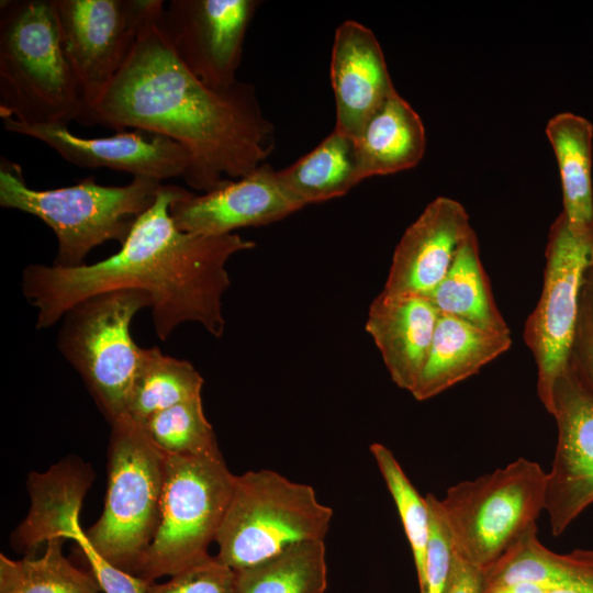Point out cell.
Segmentation results:
<instances>
[{
  "label": "cell",
  "instance_id": "4",
  "mask_svg": "<svg viewBox=\"0 0 593 593\" xmlns=\"http://www.w3.org/2000/svg\"><path fill=\"white\" fill-rule=\"evenodd\" d=\"M163 183L134 177L125 186H102L93 177L69 187L36 190L26 186L21 167L0 163V205L42 220L57 238L53 262L60 268L85 265L94 247L128 237L137 219L156 201Z\"/></svg>",
  "mask_w": 593,
  "mask_h": 593
},
{
  "label": "cell",
  "instance_id": "29",
  "mask_svg": "<svg viewBox=\"0 0 593 593\" xmlns=\"http://www.w3.org/2000/svg\"><path fill=\"white\" fill-rule=\"evenodd\" d=\"M143 425L154 445L166 455H222L204 415L201 396L163 410Z\"/></svg>",
  "mask_w": 593,
  "mask_h": 593
},
{
  "label": "cell",
  "instance_id": "31",
  "mask_svg": "<svg viewBox=\"0 0 593 593\" xmlns=\"http://www.w3.org/2000/svg\"><path fill=\"white\" fill-rule=\"evenodd\" d=\"M170 577L148 583L143 593H235L236 572L217 556L209 555Z\"/></svg>",
  "mask_w": 593,
  "mask_h": 593
},
{
  "label": "cell",
  "instance_id": "3",
  "mask_svg": "<svg viewBox=\"0 0 593 593\" xmlns=\"http://www.w3.org/2000/svg\"><path fill=\"white\" fill-rule=\"evenodd\" d=\"M89 110L64 55L53 0L0 4V118L27 125H88Z\"/></svg>",
  "mask_w": 593,
  "mask_h": 593
},
{
  "label": "cell",
  "instance_id": "24",
  "mask_svg": "<svg viewBox=\"0 0 593 593\" xmlns=\"http://www.w3.org/2000/svg\"><path fill=\"white\" fill-rule=\"evenodd\" d=\"M278 176L304 206L342 197L362 180L356 142L334 128L313 150L279 170Z\"/></svg>",
  "mask_w": 593,
  "mask_h": 593
},
{
  "label": "cell",
  "instance_id": "19",
  "mask_svg": "<svg viewBox=\"0 0 593 593\" xmlns=\"http://www.w3.org/2000/svg\"><path fill=\"white\" fill-rule=\"evenodd\" d=\"M94 473L89 463L69 457L47 471L30 472L27 489L31 506L26 517L11 536V544L34 557L43 542L54 538L76 539L82 529L79 512L92 484Z\"/></svg>",
  "mask_w": 593,
  "mask_h": 593
},
{
  "label": "cell",
  "instance_id": "15",
  "mask_svg": "<svg viewBox=\"0 0 593 593\" xmlns=\"http://www.w3.org/2000/svg\"><path fill=\"white\" fill-rule=\"evenodd\" d=\"M304 205L267 163L203 194L189 192L171 203L170 216L187 233L217 236L277 222Z\"/></svg>",
  "mask_w": 593,
  "mask_h": 593
},
{
  "label": "cell",
  "instance_id": "1",
  "mask_svg": "<svg viewBox=\"0 0 593 593\" xmlns=\"http://www.w3.org/2000/svg\"><path fill=\"white\" fill-rule=\"evenodd\" d=\"M165 2L152 0L133 48L91 108L89 125L156 133L181 144L191 156L184 175L195 190L211 191L266 163L275 146L253 85L213 88L179 59L165 32Z\"/></svg>",
  "mask_w": 593,
  "mask_h": 593
},
{
  "label": "cell",
  "instance_id": "20",
  "mask_svg": "<svg viewBox=\"0 0 593 593\" xmlns=\"http://www.w3.org/2000/svg\"><path fill=\"white\" fill-rule=\"evenodd\" d=\"M439 312L427 296L372 301L366 331L378 347L392 381L411 393L427 359Z\"/></svg>",
  "mask_w": 593,
  "mask_h": 593
},
{
  "label": "cell",
  "instance_id": "6",
  "mask_svg": "<svg viewBox=\"0 0 593 593\" xmlns=\"http://www.w3.org/2000/svg\"><path fill=\"white\" fill-rule=\"evenodd\" d=\"M547 472L519 457L503 468L465 480L436 499L451 547L490 569L536 522L546 503Z\"/></svg>",
  "mask_w": 593,
  "mask_h": 593
},
{
  "label": "cell",
  "instance_id": "16",
  "mask_svg": "<svg viewBox=\"0 0 593 593\" xmlns=\"http://www.w3.org/2000/svg\"><path fill=\"white\" fill-rule=\"evenodd\" d=\"M472 231L460 202L435 198L402 235L380 293L389 298H429Z\"/></svg>",
  "mask_w": 593,
  "mask_h": 593
},
{
  "label": "cell",
  "instance_id": "33",
  "mask_svg": "<svg viewBox=\"0 0 593 593\" xmlns=\"http://www.w3.org/2000/svg\"><path fill=\"white\" fill-rule=\"evenodd\" d=\"M430 513V534L426 553L425 580L421 593H443L451 561V540L446 524L438 511L436 496H426Z\"/></svg>",
  "mask_w": 593,
  "mask_h": 593
},
{
  "label": "cell",
  "instance_id": "18",
  "mask_svg": "<svg viewBox=\"0 0 593 593\" xmlns=\"http://www.w3.org/2000/svg\"><path fill=\"white\" fill-rule=\"evenodd\" d=\"M484 593H593V549L557 553L535 526L484 572Z\"/></svg>",
  "mask_w": 593,
  "mask_h": 593
},
{
  "label": "cell",
  "instance_id": "22",
  "mask_svg": "<svg viewBox=\"0 0 593 593\" xmlns=\"http://www.w3.org/2000/svg\"><path fill=\"white\" fill-rule=\"evenodd\" d=\"M355 142L362 180L411 169L426 149L422 119L396 90L367 120Z\"/></svg>",
  "mask_w": 593,
  "mask_h": 593
},
{
  "label": "cell",
  "instance_id": "35",
  "mask_svg": "<svg viewBox=\"0 0 593 593\" xmlns=\"http://www.w3.org/2000/svg\"><path fill=\"white\" fill-rule=\"evenodd\" d=\"M443 593H484V571L452 549Z\"/></svg>",
  "mask_w": 593,
  "mask_h": 593
},
{
  "label": "cell",
  "instance_id": "13",
  "mask_svg": "<svg viewBox=\"0 0 593 593\" xmlns=\"http://www.w3.org/2000/svg\"><path fill=\"white\" fill-rule=\"evenodd\" d=\"M255 0H171L161 21L177 56L203 83L227 88L236 70Z\"/></svg>",
  "mask_w": 593,
  "mask_h": 593
},
{
  "label": "cell",
  "instance_id": "28",
  "mask_svg": "<svg viewBox=\"0 0 593 593\" xmlns=\"http://www.w3.org/2000/svg\"><path fill=\"white\" fill-rule=\"evenodd\" d=\"M64 540H48L40 558L12 560L1 553L0 593H100L94 577L64 557Z\"/></svg>",
  "mask_w": 593,
  "mask_h": 593
},
{
  "label": "cell",
  "instance_id": "26",
  "mask_svg": "<svg viewBox=\"0 0 593 593\" xmlns=\"http://www.w3.org/2000/svg\"><path fill=\"white\" fill-rule=\"evenodd\" d=\"M235 572V593H324L327 588L324 540L294 544Z\"/></svg>",
  "mask_w": 593,
  "mask_h": 593
},
{
  "label": "cell",
  "instance_id": "11",
  "mask_svg": "<svg viewBox=\"0 0 593 593\" xmlns=\"http://www.w3.org/2000/svg\"><path fill=\"white\" fill-rule=\"evenodd\" d=\"M53 2L64 55L90 113L128 57L152 0Z\"/></svg>",
  "mask_w": 593,
  "mask_h": 593
},
{
  "label": "cell",
  "instance_id": "2",
  "mask_svg": "<svg viewBox=\"0 0 593 593\" xmlns=\"http://www.w3.org/2000/svg\"><path fill=\"white\" fill-rule=\"evenodd\" d=\"M189 192L163 184L121 249L103 260L76 268L25 267L21 288L36 309L35 327L55 325L72 305L92 295L137 289L152 300L153 325L161 340L186 322L199 323L221 337L225 331L222 296L231 284L226 262L234 254L254 248L255 242L234 233L205 236L180 231L169 208Z\"/></svg>",
  "mask_w": 593,
  "mask_h": 593
},
{
  "label": "cell",
  "instance_id": "27",
  "mask_svg": "<svg viewBox=\"0 0 593 593\" xmlns=\"http://www.w3.org/2000/svg\"><path fill=\"white\" fill-rule=\"evenodd\" d=\"M202 385L191 362L167 356L157 346L142 348L126 415L144 424L163 410L201 396Z\"/></svg>",
  "mask_w": 593,
  "mask_h": 593
},
{
  "label": "cell",
  "instance_id": "32",
  "mask_svg": "<svg viewBox=\"0 0 593 593\" xmlns=\"http://www.w3.org/2000/svg\"><path fill=\"white\" fill-rule=\"evenodd\" d=\"M569 367L593 394V267L582 282Z\"/></svg>",
  "mask_w": 593,
  "mask_h": 593
},
{
  "label": "cell",
  "instance_id": "17",
  "mask_svg": "<svg viewBox=\"0 0 593 593\" xmlns=\"http://www.w3.org/2000/svg\"><path fill=\"white\" fill-rule=\"evenodd\" d=\"M331 82L336 104L335 130L354 139L395 91L376 35L359 22L348 20L336 29Z\"/></svg>",
  "mask_w": 593,
  "mask_h": 593
},
{
  "label": "cell",
  "instance_id": "21",
  "mask_svg": "<svg viewBox=\"0 0 593 593\" xmlns=\"http://www.w3.org/2000/svg\"><path fill=\"white\" fill-rule=\"evenodd\" d=\"M512 346L511 332L483 328L440 314L426 362L411 394L429 400L477 374Z\"/></svg>",
  "mask_w": 593,
  "mask_h": 593
},
{
  "label": "cell",
  "instance_id": "23",
  "mask_svg": "<svg viewBox=\"0 0 593 593\" xmlns=\"http://www.w3.org/2000/svg\"><path fill=\"white\" fill-rule=\"evenodd\" d=\"M545 132L559 169L561 213L573 234L591 235L593 124L581 115L561 112L548 121Z\"/></svg>",
  "mask_w": 593,
  "mask_h": 593
},
{
  "label": "cell",
  "instance_id": "14",
  "mask_svg": "<svg viewBox=\"0 0 593 593\" xmlns=\"http://www.w3.org/2000/svg\"><path fill=\"white\" fill-rule=\"evenodd\" d=\"M4 130L36 138L56 150L65 160L80 167L128 172L161 182L184 177L190 165V153L178 142L156 133L137 130L116 132L100 138L72 134L65 125H27L2 120Z\"/></svg>",
  "mask_w": 593,
  "mask_h": 593
},
{
  "label": "cell",
  "instance_id": "10",
  "mask_svg": "<svg viewBox=\"0 0 593 593\" xmlns=\"http://www.w3.org/2000/svg\"><path fill=\"white\" fill-rule=\"evenodd\" d=\"M539 300L524 326L537 367V394L548 412L558 376L569 366L580 292L593 267V234L575 235L560 213L550 225Z\"/></svg>",
  "mask_w": 593,
  "mask_h": 593
},
{
  "label": "cell",
  "instance_id": "12",
  "mask_svg": "<svg viewBox=\"0 0 593 593\" xmlns=\"http://www.w3.org/2000/svg\"><path fill=\"white\" fill-rule=\"evenodd\" d=\"M548 413L558 438L545 511L552 535L560 536L593 504V394L569 366L555 381Z\"/></svg>",
  "mask_w": 593,
  "mask_h": 593
},
{
  "label": "cell",
  "instance_id": "5",
  "mask_svg": "<svg viewBox=\"0 0 593 593\" xmlns=\"http://www.w3.org/2000/svg\"><path fill=\"white\" fill-rule=\"evenodd\" d=\"M110 425L103 512L75 541L133 574L159 523L164 452L150 440L144 425L128 415Z\"/></svg>",
  "mask_w": 593,
  "mask_h": 593
},
{
  "label": "cell",
  "instance_id": "8",
  "mask_svg": "<svg viewBox=\"0 0 593 593\" xmlns=\"http://www.w3.org/2000/svg\"><path fill=\"white\" fill-rule=\"evenodd\" d=\"M234 479L222 455L164 454L159 523L133 575L152 583L209 556Z\"/></svg>",
  "mask_w": 593,
  "mask_h": 593
},
{
  "label": "cell",
  "instance_id": "25",
  "mask_svg": "<svg viewBox=\"0 0 593 593\" xmlns=\"http://www.w3.org/2000/svg\"><path fill=\"white\" fill-rule=\"evenodd\" d=\"M429 299L439 314L454 316L488 329L511 332L496 306L489 277L480 258L474 231L460 245L447 275Z\"/></svg>",
  "mask_w": 593,
  "mask_h": 593
},
{
  "label": "cell",
  "instance_id": "9",
  "mask_svg": "<svg viewBox=\"0 0 593 593\" xmlns=\"http://www.w3.org/2000/svg\"><path fill=\"white\" fill-rule=\"evenodd\" d=\"M150 306L145 291L123 289L87 298L61 317L57 347L110 424L126 415L141 362L143 347L131 335L133 317Z\"/></svg>",
  "mask_w": 593,
  "mask_h": 593
},
{
  "label": "cell",
  "instance_id": "7",
  "mask_svg": "<svg viewBox=\"0 0 593 593\" xmlns=\"http://www.w3.org/2000/svg\"><path fill=\"white\" fill-rule=\"evenodd\" d=\"M332 517L311 485L272 470L247 471L235 475L217 557L235 571L254 566L294 544L324 540Z\"/></svg>",
  "mask_w": 593,
  "mask_h": 593
},
{
  "label": "cell",
  "instance_id": "34",
  "mask_svg": "<svg viewBox=\"0 0 593 593\" xmlns=\"http://www.w3.org/2000/svg\"><path fill=\"white\" fill-rule=\"evenodd\" d=\"M90 566V573L94 577L103 593H143L147 582L122 571L98 557L86 546H79Z\"/></svg>",
  "mask_w": 593,
  "mask_h": 593
},
{
  "label": "cell",
  "instance_id": "30",
  "mask_svg": "<svg viewBox=\"0 0 593 593\" xmlns=\"http://www.w3.org/2000/svg\"><path fill=\"white\" fill-rule=\"evenodd\" d=\"M390 494L396 505L407 540L410 542L418 586L425 580L426 553L430 534V513L425 497H422L406 477L393 452L382 444L369 447Z\"/></svg>",
  "mask_w": 593,
  "mask_h": 593
}]
</instances>
